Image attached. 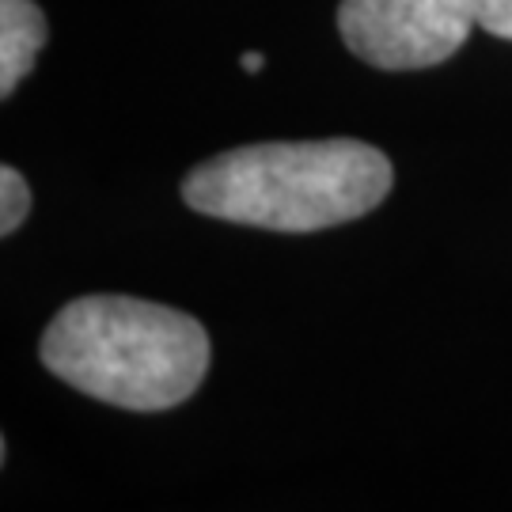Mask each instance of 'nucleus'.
Here are the masks:
<instances>
[{"instance_id": "f257e3e1", "label": "nucleus", "mask_w": 512, "mask_h": 512, "mask_svg": "<svg viewBox=\"0 0 512 512\" xmlns=\"http://www.w3.org/2000/svg\"><path fill=\"white\" fill-rule=\"evenodd\" d=\"M391 183V160L365 141H270L198 164L183 179V202L228 224L323 232L372 213Z\"/></svg>"}, {"instance_id": "f03ea898", "label": "nucleus", "mask_w": 512, "mask_h": 512, "mask_svg": "<svg viewBox=\"0 0 512 512\" xmlns=\"http://www.w3.org/2000/svg\"><path fill=\"white\" fill-rule=\"evenodd\" d=\"M57 380L107 406L152 414L186 403L209 372V334L179 308L133 296H80L38 342Z\"/></svg>"}, {"instance_id": "7ed1b4c3", "label": "nucleus", "mask_w": 512, "mask_h": 512, "mask_svg": "<svg viewBox=\"0 0 512 512\" xmlns=\"http://www.w3.org/2000/svg\"><path fill=\"white\" fill-rule=\"evenodd\" d=\"M478 27L475 0H342L338 31L353 54L387 69H429Z\"/></svg>"}, {"instance_id": "20e7f679", "label": "nucleus", "mask_w": 512, "mask_h": 512, "mask_svg": "<svg viewBox=\"0 0 512 512\" xmlns=\"http://www.w3.org/2000/svg\"><path fill=\"white\" fill-rule=\"evenodd\" d=\"M46 38H50V27L35 0H0V95L4 99L35 69Z\"/></svg>"}, {"instance_id": "39448f33", "label": "nucleus", "mask_w": 512, "mask_h": 512, "mask_svg": "<svg viewBox=\"0 0 512 512\" xmlns=\"http://www.w3.org/2000/svg\"><path fill=\"white\" fill-rule=\"evenodd\" d=\"M0 198H4V209H0V232L12 236L19 224L31 213V186L19 175L12 164L0 167Z\"/></svg>"}, {"instance_id": "423d86ee", "label": "nucleus", "mask_w": 512, "mask_h": 512, "mask_svg": "<svg viewBox=\"0 0 512 512\" xmlns=\"http://www.w3.org/2000/svg\"><path fill=\"white\" fill-rule=\"evenodd\" d=\"M478 27L512 42V0H475Z\"/></svg>"}, {"instance_id": "0eeeda50", "label": "nucleus", "mask_w": 512, "mask_h": 512, "mask_svg": "<svg viewBox=\"0 0 512 512\" xmlns=\"http://www.w3.org/2000/svg\"><path fill=\"white\" fill-rule=\"evenodd\" d=\"M243 69H247V73H258V69H262V54H243Z\"/></svg>"}]
</instances>
